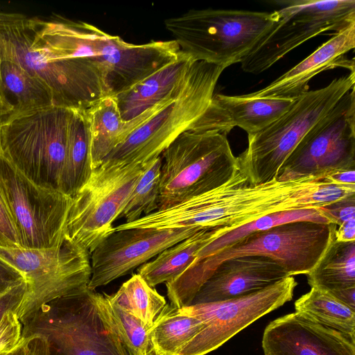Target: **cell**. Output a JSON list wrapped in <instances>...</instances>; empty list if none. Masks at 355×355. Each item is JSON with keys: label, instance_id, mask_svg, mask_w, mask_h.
<instances>
[{"label": "cell", "instance_id": "6da1fadb", "mask_svg": "<svg viewBox=\"0 0 355 355\" xmlns=\"http://www.w3.org/2000/svg\"><path fill=\"white\" fill-rule=\"evenodd\" d=\"M320 183L314 178L251 184L238 168L226 182L141 217L136 228H191L215 239L263 216L286 210L316 208ZM214 239V240H215Z\"/></svg>", "mask_w": 355, "mask_h": 355}, {"label": "cell", "instance_id": "7a4b0ae2", "mask_svg": "<svg viewBox=\"0 0 355 355\" xmlns=\"http://www.w3.org/2000/svg\"><path fill=\"white\" fill-rule=\"evenodd\" d=\"M336 226L297 221L243 236L211 256L195 259L182 275L166 283L170 304L178 309L189 306L216 267L230 258L265 257L274 260L288 276L307 275L331 243Z\"/></svg>", "mask_w": 355, "mask_h": 355}, {"label": "cell", "instance_id": "3957f363", "mask_svg": "<svg viewBox=\"0 0 355 355\" xmlns=\"http://www.w3.org/2000/svg\"><path fill=\"white\" fill-rule=\"evenodd\" d=\"M20 322L22 336H43L50 355H130L107 294L88 288L43 304Z\"/></svg>", "mask_w": 355, "mask_h": 355}, {"label": "cell", "instance_id": "277c9868", "mask_svg": "<svg viewBox=\"0 0 355 355\" xmlns=\"http://www.w3.org/2000/svg\"><path fill=\"white\" fill-rule=\"evenodd\" d=\"M54 42L66 58H91L100 69L110 96L154 73L180 51L173 40L134 44L89 23L66 19L57 24Z\"/></svg>", "mask_w": 355, "mask_h": 355}, {"label": "cell", "instance_id": "5b68a950", "mask_svg": "<svg viewBox=\"0 0 355 355\" xmlns=\"http://www.w3.org/2000/svg\"><path fill=\"white\" fill-rule=\"evenodd\" d=\"M28 17L0 12V58L17 64L51 91L55 106L87 110L110 96L103 74L87 58L44 60L31 48Z\"/></svg>", "mask_w": 355, "mask_h": 355}, {"label": "cell", "instance_id": "8992f818", "mask_svg": "<svg viewBox=\"0 0 355 355\" xmlns=\"http://www.w3.org/2000/svg\"><path fill=\"white\" fill-rule=\"evenodd\" d=\"M225 69L202 61H193L165 105L102 162L148 164L160 156L179 135L189 130L205 112Z\"/></svg>", "mask_w": 355, "mask_h": 355}, {"label": "cell", "instance_id": "52a82bcc", "mask_svg": "<svg viewBox=\"0 0 355 355\" xmlns=\"http://www.w3.org/2000/svg\"><path fill=\"white\" fill-rule=\"evenodd\" d=\"M278 18L277 10L192 9L164 25L193 60L227 68L241 62Z\"/></svg>", "mask_w": 355, "mask_h": 355}, {"label": "cell", "instance_id": "ba28073f", "mask_svg": "<svg viewBox=\"0 0 355 355\" xmlns=\"http://www.w3.org/2000/svg\"><path fill=\"white\" fill-rule=\"evenodd\" d=\"M355 71L333 80L324 87L309 90L263 130L248 135V147L237 164L251 184L277 179L290 154L307 132L347 92L354 88Z\"/></svg>", "mask_w": 355, "mask_h": 355}, {"label": "cell", "instance_id": "9c48e42d", "mask_svg": "<svg viewBox=\"0 0 355 355\" xmlns=\"http://www.w3.org/2000/svg\"><path fill=\"white\" fill-rule=\"evenodd\" d=\"M72 110L53 105L3 121L1 155L37 186L59 191Z\"/></svg>", "mask_w": 355, "mask_h": 355}, {"label": "cell", "instance_id": "30bf717a", "mask_svg": "<svg viewBox=\"0 0 355 355\" xmlns=\"http://www.w3.org/2000/svg\"><path fill=\"white\" fill-rule=\"evenodd\" d=\"M159 208L226 182L238 168L227 135L188 130L162 153Z\"/></svg>", "mask_w": 355, "mask_h": 355}, {"label": "cell", "instance_id": "8fae6325", "mask_svg": "<svg viewBox=\"0 0 355 355\" xmlns=\"http://www.w3.org/2000/svg\"><path fill=\"white\" fill-rule=\"evenodd\" d=\"M278 20L241 61L242 69L258 74L306 40L325 32L338 33L355 24L354 0L275 1Z\"/></svg>", "mask_w": 355, "mask_h": 355}, {"label": "cell", "instance_id": "7c38bea8", "mask_svg": "<svg viewBox=\"0 0 355 355\" xmlns=\"http://www.w3.org/2000/svg\"><path fill=\"white\" fill-rule=\"evenodd\" d=\"M148 164L103 162L72 198L66 236L91 254L114 230Z\"/></svg>", "mask_w": 355, "mask_h": 355}, {"label": "cell", "instance_id": "4fadbf2b", "mask_svg": "<svg viewBox=\"0 0 355 355\" xmlns=\"http://www.w3.org/2000/svg\"><path fill=\"white\" fill-rule=\"evenodd\" d=\"M0 259L27 282L17 313L20 321L43 304L87 289L92 275L89 252L67 237L60 246L49 249L0 245Z\"/></svg>", "mask_w": 355, "mask_h": 355}, {"label": "cell", "instance_id": "5bb4252c", "mask_svg": "<svg viewBox=\"0 0 355 355\" xmlns=\"http://www.w3.org/2000/svg\"><path fill=\"white\" fill-rule=\"evenodd\" d=\"M347 92L303 137L282 165L279 181L323 178L355 170V92Z\"/></svg>", "mask_w": 355, "mask_h": 355}, {"label": "cell", "instance_id": "9a60e30c", "mask_svg": "<svg viewBox=\"0 0 355 355\" xmlns=\"http://www.w3.org/2000/svg\"><path fill=\"white\" fill-rule=\"evenodd\" d=\"M0 187L22 248L49 249L65 241L72 198L37 186L0 156Z\"/></svg>", "mask_w": 355, "mask_h": 355}, {"label": "cell", "instance_id": "2e32d148", "mask_svg": "<svg viewBox=\"0 0 355 355\" xmlns=\"http://www.w3.org/2000/svg\"><path fill=\"white\" fill-rule=\"evenodd\" d=\"M297 282L293 276L239 297L178 309L204 322L178 355H206L259 318L291 301Z\"/></svg>", "mask_w": 355, "mask_h": 355}, {"label": "cell", "instance_id": "e0dca14e", "mask_svg": "<svg viewBox=\"0 0 355 355\" xmlns=\"http://www.w3.org/2000/svg\"><path fill=\"white\" fill-rule=\"evenodd\" d=\"M198 232L191 228L114 230L90 254L92 275L87 288L95 290L128 275Z\"/></svg>", "mask_w": 355, "mask_h": 355}, {"label": "cell", "instance_id": "ac0fdd59", "mask_svg": "<svg viewBox=\"0 0 355 355\" xmlns=\"http://www.w3.org/2000/svg\"><path fill=\"white\" fill-rule=\"evenodd\" d=\"M262 348L264 355H355V338L295 312L266 326Z\"/></svg>", "mask_w": 355, "mask_h": 355}, {"label": "cell", "instance_id": "d6986e66", "mask_svg": "<svg viewBox=\"0 0 355 355\" xmlns=\"http://www.w3.org/2000/svg\"><path fill=\"white\" fill-rule=\"evenodd\" d=\"M288 277L274 260L243 256L219 263L200 288L189 306L221 302L262 290Z\"/></svg>", "mask_w": 355, "mask_h": 355}, {"label": "cell", "instance_id": "ffe728a7", "mask_svg": "<svg viewBox=\"0 0 355 355\" xmlns=\"http://www.w3.org/2000/svg\"><path fill=\"white\" fill-rule=\"evenodd\" d=\"M354 47L355 24L334 34L313 53L266 87L243 95L254 98H297L309 91V81L324 71L343 67L355 71L354 59L345 57Z\"/></svg>", "mask_w": 355, "mask_h": 355}, {"label": "cell", "instance_id": "44dd1931", "mask_svg": "<svg viewBox=\"0 0 355 355\" xmlns=\"http://www.w3.org/2000/svg\"><path fill=\"white\" fill-rule=\"evenodd\" d=\"M293 101L214 95L205 112L189 130L214 131L227 135L234 127H239L250 135L279 118Z\"/></svg>", "mask_w": 355, "mask_h": 355}, {"label": "cell", "instance_id": "7402d4cb", "mask_svg": "<svg viewBox=\"0 0 355 355\" xmlns=\"http://www.w3.org/2000/svg\"><path fill=\"white\" fill-rule=\"evenodd\" d=\"M193 61L180 51L175 59L154 73L114 96L123 121L133 119L171 94Z\"/></svg>", "mask_w": 355, "mask_h": 355}, {"label": "cell", "instance_id": "603a6c76", "mask_svg": "<svg viewBox=\"0 0 355 355\" xmlns=\"http://www.w3.org/2000/svg\"><path fill=\"white\" fill-rule=\"evenodd\" d=\"M92 171L90 132L86 112L73 110L59 191L73 198L88 181Z\"/></svg>", "mask_w": 355, "mask_h": 355}, {"label": "cell", "instance_id": "cb8c5ba5", "mask_svg": "<svg viewBox=\"0 0 355 355\" xmlns=\"http://www.w3.org/2000/svg\"><path fill=\"white\" fill-rule=\"evenodd\" d=\"M0 70L3 96L8 111L3 121L54 105L49 89L17 64L0 58Z\"/></svg>", "mask_w": 355, "mask_h": 355}, {"label": "cell", "instance_id": "d4e9b609", "mask_svg": "<svg viewBox=\"0 0 355 355\" xmlns=\"http://www.w3.org/2000/svg\"><path fill=\"white\" fill-rule=\"evenodd\" d=\"M214 239L212 233L200 231L164 250L153 261L139 266L137 274L153 288L172 282L190 266L198 251Z\"/></svg>", "mask_w": 355, "mask_h": 355}, {"label": "cell", "instance_id": "484cf974", "mask_svg": "<svg viewBox=\"0 0 355 355\" xmlns=\"http://www.w3.org/2000/svg\"><path fill=\"white\" fill-rule=\"evenodd\" d=\"M311 287L327 292L355 287V241L334 237L312 270L306 275Z\"/></svg>", "mask_w": 355, "mask_h": 355}, {"label": "cell", "instance_id": "4316f807", "mask_svg": "<svg viewBox=\"0 0 355 355\" xmlns=\"http://www.w3.org/2000/svg\"><path fill=\"white\" fill-rule=\"evenodd\" d=\"M93 169L122 141L125 125L114 96H106L87 110Z\"/></svg>", "mask_w": 355, "mask_h": 355}, {"label": "cell", "instance_id": "83f0119b", "mask_svg": "<svg viewBox=\"0 0 355 355\" xmlns=\"http://www.w3.org/2000/svg\"><path fill=\"white\" fill-rule=\"evenodd\" d=\"M203 327L198 318L166 304L150 330L154 355H178Z\"/></svg>", "mask_w": 355, "mask_h": 355}, {"label": "cell", "instance_id": "f1b7e54d", "mask_svg": "<svg viewBox=\"0 0 355 355\" xmlns=\"http://www.w3.org/2000/svg\"><path fill=\"white\" fill-rule=\"evenodd\" d=\"M295 312L355 338V311L328 292L311 287L295 302Z\"/></svg>", "mask_w": 355, "mask_h": 355}, {"label": "cell", "instance_id": "f546056e", "mask_svg": "<svg viewBox=\"0 0 355 355\" xmlns=\"http://www.w3.org/2000/svg\"><path fill=\"white\" fill-rule=\"evenodd\" d=\"M297 221L331 223L318 208L291 209L272 213L247 223L209 242L198 251L195 259L211 256L232 243L251 233L265 231L282 224Z\"/></svg>", "mask_w": 355, "mask_h": 355}, {"label": "cell", "instance_id": "4dcf8cb0", "mask_svg": "<svg viewBox=\"0 0 355 355\" xmlns=\"http://www.w3.org/2000/svg\"><path fill=\"white\" fill-rule=\"evenodd\" d=\"M108 297L149 328L152 327L166 305L165 298L138 274L133 275L116 293Z\"/></svg>", "mask_w": 355, "mask_h": 355}, {"label": "cell", "instance_id": "1f68e13d", "mask_svg": "<svg viewBox=\"0 0 355 355\" xmlns=\"http://www.w3.org/2000/svg\"><path fill=\"white\" fill-rule=\"evenodd\" d=\"M162 164L161 155L149 162L118 218L131 223L158 209Z\"/></svg>", "mask_w": 355, "mask_h": 355}, {"label": "cell", "instance_id": "d6a6232c", "mask_svg": "<svg viewBox=\"0 0 355 355\" xmlns=\"http://www.w3.org/2000/svg\"><path fill=\"white\" fill-rule=\"evenodd\" d=\"M109 300L113 320L120 338L130 355H154L150 340V328L140 320Z\"/></svg>", "mask_w": 355, "mask_h": 355}, {"label": "cell", "instance_id": "836d02e7", "mask_svg": "<svg viewBox=\"0 0 355 355\" xmlns=\"http://www.w3.org/2000/svg\"><path fill=\"white\" fill-rule=\"evenodd\" d=\"M22 337V324L14 311L5 313L0 321V352L15 347Z\"/></svg>", "mask_w": 355, "mask_h": 355}, {"label": "cell", "instance_id": "e575fe53", "mask_svg": "<svg viewBox=\"0 0 355 355\" xmlns=\"http://www.w3.org/2000/svg\"><path fill=\"white\" fill-rule=\"evenodd\" d=\"M0 245L20 247V239L8 205L0 187Z\"/></svg>", "mask_w": 355, "mask_h": 355}, {"label": "cell", "instance_id": "d590c367", "mask_svg": "<svg viewBox=\"0 0 355 355\" xmlns=\"http://www.w3.org/2000/svg\"><path fill=\"white\" fill-rule=\"evenodd\" d=\"M331 223L337 226L355 218V194L318 207Z\"/></svg>", "mask_w": 355, "mask_h": 355}, {"label": "cell", "instance_id": "8d00e7d4", "mask_svg": "<svg viewBox=\"0 0 355 355\" xmlns=\"http://www.w3.org/2000/svg\"><path fill=\"white\" fill-rule=\"evenodd\" d=\"M0 355H50L46 339L40 334L22 336L12 349L0 352Z\"/></svg>", "mask_w": 355, "mask_h": 355}, {"label": "cell", "instance_id": "74e56055", "mask_svg": "<svg viewBox=\"0 0 355 355\" xmlns=\"http://www.w3.org/2000/svg\"><path fill=\"white\" fill-rule=\"evenodd\" d=\"M27 293V282L22 281L0 295V321L5 313L9 311H19Z\"/></svg>", "mask_w": 355, "mask_h": 355}, {"label": "cell", "instance_id": "f35d334b", "mask_svg": "<svg viewBox=\"0 0 355 355\" xmlns=\"http://www.w3.org/2000/svg\"><path fill=\"white\" fill-rule=\"evenodd\" d=\"M24 280L20 272L0 259V295Z\"/></svg>", "mask_w": 355, "mask_h": 355}, {"label": "cell", "instance_id": "ab89813d", "mask_svg": "<svg viewBox=\"0 0 355 355\" xmlns=\"http://www.w3.org/2000/svg\"><path fill=\"white\" fill-rule=\"evenodd\" d=\"M334 237L337 241H355V218L336 226L334 231Z\"/></svg>", "mask_w": 355, "mask_h": 355}, {"label": "cell", "instance_id": "60d3db41", "mask_svg": "<svg viewBox=\"0 0 355 355\" xmlns=\"http://www.w3.org/2000/svg\"><path fill=\"white\" fill-rule=\"evenodd\" d=\"M331 184L351 185L355 184V170H343L330 173L323 177Z\"/></svg>", "mask_w": 355, "mask_h": 355}, {"label": "cell", "instance_id": "b9f144b4", "mask_svg": "<svg viewBox=\"0 0 355 355\" xmlns=\"http://www.w3.org/2000/svg\"><path fill=\"white\" fill-rule=\"evenodd\" d=\"M334 297L355 311V287L328 292Z\"/></svg>", "mask_w": 355, "mask_h": 355}, {"label": "cell", "instance_id": "7bdbcfd3", "mask_svg": "<svg viewBox=\"0 0 355 355\" xmlns=\"http://www.w3.org/2000/svg\"><path fill=\"white\" fill-rule=\"evenodd\" d=\"M8 111L6 107L3 92H2V87H1V70H0V123L3 121V119L7 116Z\"/></svg>", "mask_w": 355, "mask_h": 355}, {"label": "cell", "instance_id": "ee69618b", "mask_svg": "<svg viewBox=\"0 0 355 355\" xmlns=\"http://www.w3.org/2000/svg\"><path fill=\"white\" fill-rule=\"evenodd\" d=\"M0 156H1V146H0Z\"/></svg>", "mask_w": 355, "mask_h": 355}]
</instances>
